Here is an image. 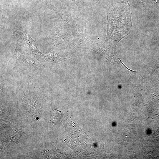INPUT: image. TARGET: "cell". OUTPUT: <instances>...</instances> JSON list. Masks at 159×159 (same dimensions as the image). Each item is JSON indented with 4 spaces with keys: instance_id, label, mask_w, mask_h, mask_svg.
<instances>
[{
    "instance_id": "cell-1",
    "label": "cell",
    "mask_w": 159,
    "mask_h": 159,
    "mask_svg": "<svg viewBox=\"0 0 159 159\" xmlns=\"http://www.w3.org/2000/svg\"><path fill=\"white\" fill-rule=\"evenodd\" d=\"M130 7L127 2L118 3L108 16L106 41L115 46L130 33L132 26Z\"/></svg>"
},
{
    "instance_id": "cell-2",
    "label": "cell",
    "mask_w": 159,
    "mask_h": 159,
    "mask_svg": "<svg viewBox=\"0 0 159 159\" xmlns=\"http://www.w3.org/2000/svg\"><path fill=\"white\" fill-rule=\"evenodd\" d=\"M24 63L30 67H34L41 65L39 62L36 60L29 58L26 57L24 58Z\"/></svg>"
},
{
    "instance_id": "cell-3",
    "label": "cell",
    "mask_w": 159,
    "mask_h": 159,
    "mask_svg": "<svg viewBox=\"0 0 159 159\" xmlns=\"http://www.w3.org/2000/svg\"><path fill=\"white\" fill-rule=\"evenodd\" d=\"M28 39V44L29 45L30 49L32 51L34 52L37 53L39 54H42L37 48L35 43L34 40L31 37H29Z\"/></svg>"
},
{
    "instance_id": "cell-4",
    "label": "cell",
    "mask_w": 159,
    "mask_h": 159,
    "mask_svg": "<svg viewBox=\"0 0 159 159\" xmlns=\"http://www.w3.org/2000/svg\"><path fill=\"white\" fill-rule=\"evenodd\" d=\"M61 115L60 111L55 110L53 111L52 121L53 123L57 122L60 120Z\"/></svg>"
}]
</instances>
